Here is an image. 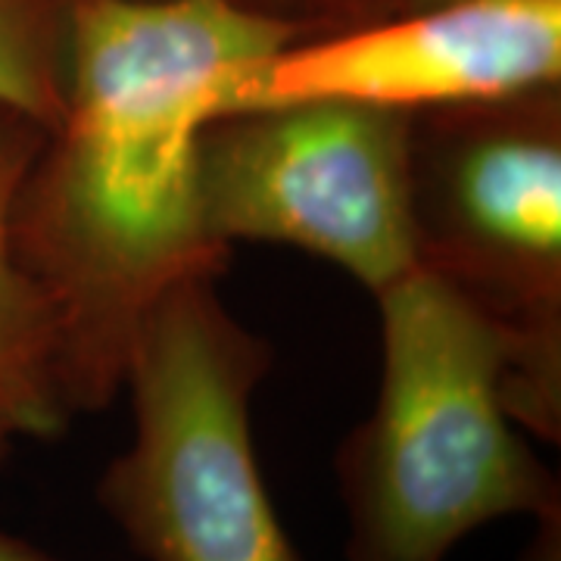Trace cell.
Segmentation results:
<instances>
[{"mask_svg":"<svg viewBox=\"0 0 561 561\" xmlns=\"http://www.w3.org/2000/svg\"><path fill=\"white\" fill-rule=\"evenodd\" d=\"M324 32L256 0H69V84L13 203V241L60 324L72 415L125 387L140 324L231 247L203 225L197 147L284 47Z\"/></svg>","mask_w":561,"mask_h":561,"instance_id":"obj_1","label":"cell"},{"mask_svg":"<svg viewBox=\"0 0 561 561\" xmlns=\"http://www.w3.org/2000/svg\"><path fill=\"white\" fill-rule=\"evenodd\" d=\"M375 300L381 390L337 453L346 559L446 561L496 518L559 515L556 474L508 415L512 337L421 265Z\"/></svg>","mask_w":561,"mask_h":561,"instance_id":"obj_2","label":"cell"},{"mask_svg":"<svg viewBox=\"0 0 561 561\" xmlns=\"http://www.w3.org/2000/svg\"><path fill=\"white\" fill-rule=\"evenodd\" d=\"M216 280H179L140 324L125 371L135 443L98 500L147 561H300L250 431L275 353L225 309Z\"/></svg>","mask_w":561,"mask_h":561,"instance_id":"obj_3","label":"cell"},{"mask_svg":"<svg viewBox=\"0 0 561 561\" xmlns=\"http://www.w3.org/2000/svg\"><path fill=\"white\" fill-rule=\"evenodd\" d=\"M409 203L421 268L515 343L508 415L561 434V84L412 113Z\"/></svg>","mask_w":561,"mask_h":561,"instance_id":"obj_4","label":"cell"},{"mask_svg":"<svg viewBox=\"0 0 561 561\" xmlns=\"http://www.w3.org/2000/svg\"><path fill=\"white\" fill-rule=\"evenodd\" d=\"M412 113L350 101L275 103L213 119L197 147L206 234L287 243L371 294L419 268L409 203Z\"/></svg>","mask_w":561,"mask_h":561,"instance_id":"obj_5","label":"cell"},{"mask_svg":"<svg viewBox=\"0 0 561 561\" xmlns=\"http://www.w3.org/2000/svg\"><path fill=\"white\" fill-rule=\"evenodd\" d=\"M549 84H561V0H443L284 47L231 113L300 101L424 113Z\"/></svg>","mask_w":561,"mask_h":561,"instance_id":"obj_6","label":"cell"},{"mask_svg":"<svg viewBox=\"0 0 561 561\" xmlns=\"http://www.w3.org/2000/svg\"><path fill=\"white\" fill-rule=\"evenodd\" d=\"M44 135V125L0 103V465L20 440H54L72 421L57 312L13 241V203Z\"/></svg>","mask_w":561,"mask_h":561,"instance_id":"obj_7","label":"cell"},{"mask_svg":"<svg viewBox=\"0 0 561 561\" xmlns=\"http://www.w3.org/2000/svg\"><path fill=\"white\" fill-rule=\"evenodd\" d=\"M69 0H0V103L47 131L66 110Z\"/></svg>","mask_w":561,"mask_h":561,"instance_id":"obj_8","label":"cell"},{"mask_svg":"<svg viewBox=\"0 0 561 561\" xmlns=\"http://www.w3.org/2000/svg\"><path fill=\"white\" fill-rule=\"evenodd\" d=\"M0 561H57L54 556L35 549L32 542L16 540V537H3L0 534Z\"/></svg>","mask_w":561,"mask_h":561,"instance_id":"obj_9","label":"cell"},{"mask_svg":"<svg viewBox=\"0 0 561 561\" xmlns=\"http://www.w3.org/2000/svg\"><path fill=\"white\" fill-rule=\"evenodd\" d=\"M405 10H419V7H431V3H443V0H402Z\"/></svg>","mask_w":561,"mask_h":561,"instance_id":"obj_10","label":"cell"},{"mask_svg":"<svg viewBox=\"0 0 561 561\" xmlns=\"http://www.w3.org/2000/svg\"><path fill=\"white\" fill-rule=\"evenodd\" d=\"M256 3H265V7H272V3H268V0H256Z\"/></svg>","mask_w":561,"mask_h":561,"instance_id":"obj_11","label":"cell"}]
</instances>
